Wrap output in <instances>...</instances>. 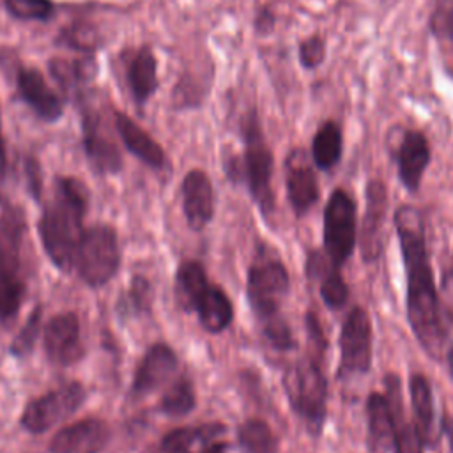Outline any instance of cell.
<instances>
[{
    "instance_id": "1",
    "label": "cell",
    "mask_w": 453,
    "mask_h": 453,
    "mask_svg": "<svg viewBox=\"0 0 453 453\" xmlns=\"http://www.w3.org/2000/svg\"><path fill=\"white\" fill-rule=\"evenodd\" d=\"M393 219L405 269L407 320L419 347L439 361L448 333L430 264L425 216L421 209L405 203L396 209Z\"/></svg>"
},
{
    "instance_id": "2",
    "label": "cell",
    "mask_w": 453,
    "mask_h": 453,
    "mask_svg": "<svg viewBox=\"0 0 453 453\" xmlns=\"http://www.w3.org/2000/svg\"><path fill=\"white\" fill-rule=\"evenodd\" d=\"M88 191L74 177H57L55 191L44 207L37 230L46 257L60 271L74 265V255L83 234Z\"/></svg>"
},
{
    "instance_id": "3",
    "label": "cell",
    "mask_w": 453,
    "mask_h": 453,
    "mask_svg": "<svg viewBox=\"0 0 453 453\" xmlns=\"http://www.w3.org/2000/svg\"><path fill=\"white\" fill-rule=\"evenodd\" d=\"M241 138L244 147L242 156L232 157L228 163H225L226 173L235 180L242 179L246 182L260 214L269 219L274 212V157L265 142L260 117L255 108L246 111L241 119Z\"/></svg>"
},
{
    "instance_id": "4",
    "label": "cell",
    "mask_w": 453,
    "mask_h": 453,
    "mask_svg": "<svg viewBox=\"0 0 453 453\" xmlns=\"http://www.w3.org/2000/svg\"><path fill=\"white\" fill-rule=\"evenodd\" d=\"M324 352L311 349L299 357L283 377L292 411L311 435H320L327 414V379L322 370Z\"/></svg>"
},
{
    "instance_id": "5",
    "label": "cell",
    "mask_w": 453,
    "mask_h": 453,
    "mask_svg": "<svg viewBox=\"0 0 453 453\" xmlns=\"http://www.w3.org/2000/svg\"><path fill=\"white\" fill-rule=\"evenodd\" d=\"M25 235L23 211L5 203L0 211V322L18 315L25 299L21 244Z\"/></svg>"
},
{
    "instance_id": "6",
    "label": "cell",
    "mask_w": 453,
    "mask_h": 453,
    "mask_svg": "<svg viewBox=\"0 0 453 453\" xmlns=\"http://www.w3.org/2000/svg\"><path fill=\"white\" fill-rule=\"evenodd\" d=\"M290 278L285 264L271 246H260L248 269L246 294L262 326L285 319L281 304L288 294Z\"/></svg>"
},
{
    "instance_id": "7",
    "label": "cell",
    "mask_w": 453,
    "mask_h": 453,
    "mask_svg": "<svg viewBox=\"0 0 453 453\" xmlns=\"http://www.w3.org/2000/svg\"><path fill=\"white\" fill-rule=\"evenodd\" d=\"M80 280L90 288L106 285L120 267V246L117 232L104 223L83 230L74 255Z\"/></svg>"
},
{
    "instance_id": "8",
    "label": "cell",
    "mask_w": 453,
    "mask_h": 453,
    "mask_svg": "<svg viewBox=\"0 0 453 453\" xmlns=\"http://www.w3.org/2000/svg\"><path fill=\"white\" fill-rule=\"evenodd\" d=\"M324 253L329 262L342 269L350 258L357 241V221H356V202L352 196L336 188L324 209Z\"/></svg>"
},
{
    "instance_id": "9",
    "label": "cell",
    "mask_w": 453,
    "mask_h": 453,
    "mask_svg": "<svg viewBox=\"0 0 453 453\" xmlns=\"http://www.w3.org/2000/svg\"><path fill=\"white\" fill-rule=\"evenodd\" d=\"M85 388L76 382H65L57 389H51L34 398L21 412L19 425L30 434H44L58 421L74 414L85 402Z\"/></svg>"
},
{
    "instance_id": "10",
    "label": "cell",
    "mask_w": 453,
    "mask_h": 453,
    "mask_svg": "<svg viewBox=\"0 0 453 453\" xmlns=\"http://www.w3.org/2000/svg\"><path fill=\"white\" fill-rule=\"evenodd\" d=\"M373 333L368 313L354 306L342 324L338 379L365 375L372 368Z\"/></svg>"
},
{
    "instance_id": "11",
    "label": "cell",
    "mask_w": 453,
    "mask_h": 453,
    "mask_svg": "<svg viewBox=\"0 0 453 453\" xmlns=\"http://www.w3.org/2000/svg\"><path fill=\"white\" fill-rule=\"evenodd\" d=\"M83 150L92 170L99 175H115L122 170V154L99 110L90 104L80 113Z\"/></svg>"
},
{
    "instance_id": "12",
    "label": "cell",
    "mask_w": 453,
    "mask_h": 453,
    "mask_svg": "<svg viewBox=\"0 0 453 453\" xmlns=\"http://www.w3.org/2000/svg\"><path fill=\"white\" fill-rule=\"evenodd\" d=\"M285 188L297 218L308 214L320 198L319 180L304 149H292L285 159Z\"/></svg>"
},
{
    "instance_id": "13",
    "label": "cell",
    "mask_w": 453,
    "mask_h": 453,
    "mask_svg": "<svg viewBox=\"0 0 453 453\" xmlns=\"http://www.w3.org/2000/svg\"><path fill=\"white\" fill-rule=\"evenodd\" d=\"M48 359L58 366H71L83 357L80 319L74 311H62L50 319L42 334Z\"/></svg>"
},
{
    "instance_id": "14",
    "label": "cell",
    "mask_w": 453,
    "mask_h": 453,
    "mask_svg": "<svg viewBox=\"0 0 453 453\" xmlns=\"http://www.w3.org/2000/svg\"><path fill=\"white\" fill-rule=\"evenodd\" d=\"M388 191L384 182L373 179L366 184V211L361 225L359 248L365 262H377L384 250Z\"/></svg>"
},
{
    "instance_id": "15",
    "label": "cell",
    "mask_w": 453,
    "mask_h": 453,
    "mask_svg": "<svg viewBox=\"0 0 453 453\" xmlns=\"http://www.w3.org/2000/svg\"><path fill=\"white\" fill-rule=\"evenodd\" d=\"M16 88L21 101L42 122H57L64 115V99L57 94L37 67L21 65L16 73Z\"/></svg>"
},
{
    "instance_id": "16",
    "label": "cell",
    "mask_w": 453,
    "mask_h": 453,
    "mask_svg": "<svg viewBox=\"0 0 453 453\" xmlns=\"http://www.w3.org/2000/svg\"><path fill=\"white\" fill-rule=\"evenodd\" d=\"M110 426L99 418H87L60 428L50 441V453H99L110 441Z\"/></svg>"
},
{
    "instance_id": "17",
    "label": "cell",
    "mask_w": 453,
    "mask_h": 453,
    "mask_svg": "<svg viewBox=\"0 0 453 453\" xmlns=\"http://www.w3.org/2000/svg\"><path fill=\"white\" fill-rule=\"evenodd\" d=\"M430 156L432 152L426 136L418 129H405L395 147V161L398 179L409 193H416L419 189Z\"/></svg>"
},
{
    "instance_id": "18",
    "label": "cell",
    "mask_w": 453,
    "mask_h": 453,
    "mask_svg": "<svg viewBox=\"0 0 453 453\" xmlns=\"http://www.w3.org/2000/svg\"><path fill=\"white\" fill-rule=\"evenodd\" d=\"M182 211L188 226L195 232L203 230L214 216V189L211 177L200 170H189L180 184Z\"/></svg>"
},
{
    "instance_id": "19",
    "label": "cell",
    "mask_w": 453,
    "mask_h": 453,
    "mask_svg": "<svg viewBox=\"0 0 453 453\" xmlns=\"http://www.w3.org/2000/svg\"><path fill=\"white\" fill-rule=\"evenodd\" d=\"M177 354L166 343H154L147 349L140 365L134 370L131 393L143 396L159 389L177 372Z\"/></svg>"
},
{
    "instance_id": "20",
    "label": "cell",
    "mask_w": 453,
    "mask_h": 453,
    "mask_svg": "<svg viewBox=\"0 0 453 453\" xmlns=\"http://www.w3.org/2000/svg\"><path fill=\"white\" fill-rule=\"evenodd\" d=\"M113 127L122 145L143 165L152 170H165L168 166V157L165 149L129 115L124 111H113Z\"/></svg>"
},
{
    "instance_id": "21",
    "label": "cell",
    "mask_w": 453,
    "mask_h": 453,
    "mask_svg": "<svg viewBox=\"0 0 453 453\" xmlns=\"http://www.w3.org/2000/svg\"><path fill=\"white\" fill-rule=\"evenodd\" d=\"M409 395H411V418L421 435L425 448H435L441 437L437 425V412L434 402L432 384L426 375L414 372L409 377Z\"/></svg>"
},
{
    "instance_id": "22",
    "label": "cell",
    "mask_w": 453,
    "mask_h": 453,
    "mask_svg": "<svg viewBox=\"0 0 453 453\" xmlns=\"http://www.w3.org/2000/svg\"><path fill=\"white\" fill-rule=\"evenodd\" d=\"M368 453H398V439L386 395L370 393L365 403Z\"/></svg>"
},
{
    "instance_id": "23",
    "label": "cell",
    "mask_w": 453,
    "mask_h": 453,
    "mask_svg": "<svg viewBox=\"0 0 453 453\" xmlns=\"http://www.w3.org/2000/svg\"><path fill=\"white\" fill-rule=\"evenodd\" d=\"M126 80L131 97L138 108H143L159 87L157 62L149 44L138 46L127 60Z\"/></svg>"
},
{
    "instance_id": "24",
    "label": "cell",
    "mask_w": 453,
    "mask_h": 453,
    "mask_svg": "<svg viewBox=\"0 0 453 453\" xmlns=\"http://www.w3.org/2000/svg\"><path fill=\"white\" fill-rule=\"evenodd\" d=\"M386 398L393 414L396 439H398V453H423L426 448L421 441V435L414 425V419H409L407 409L403 405V395L400 379L395 373H388L384 379Z\"/></svg>"
},
{
    "instance_id": "25",
    "label": "cell",
    "mask_w": 453,
    "mask_h": 453,
    "mask_svg": "<svg viewBox=\"0 0 453 453\" xmlns=\"http://www.w3.org/2000/svg\"><path fill=\"white\" fill-rule=\"evenodd\" d=\"M306 269L310 278L319 280L320 297L329 310H340L349 301V287L342 276V269L333 265L326 253L311 251L308 255Z\"/></svg>"
},
{
    "instance_id": "26",
    "label": "cell",
    "mask_w": 453,
    "mask_h": 453,
    "mask_svg": "<svg viewBox=\"0 0 453 453\" xmlns=\"http://www.w3.org/2000/svg\"><path fill=\"white\" fill-rule=\"evenodd\" d=\"M193 311L198 315L202 327L212 334L223 333L234 320V306L228 296L221 287L212 283L198 299Z\"/></svg>"
},
{
    "instance_id": "27",
    "label": "cell",
    "mask_w": 453,
    "mask_h": 453,
    "mask_svg": "<svg viewBox=\"0 0 453 453\" xmlns=\"http://www.w3.org/2000/svg\"><path fill=\"white\" fill-rule=\"evenodd\" d=\"M48 67L51 71V76L55 81L60 83V87L65 92H76L81 96L80 88L87 83H90L96 76V62L94 55H87L81 58H73V60H64V58H51L48 62Z\"/></svg>"
},
{
    "instance_id": "28",
    "label": "cell",
    "mask_w": 453,
    "mask_h": 453,
    "mask_svg": "<svg viewBox=\"0 0 453 453\" xmlns=\"http://www.w3.org/2000/svg\"><path fill=\"white\" fill-rule=\"evenodd\" d=\"M226 432V426L219 421L202 423V425H189L172 430L161 439V449L165 453H189L191 446L203 444L211 439L221 437Z\"/></svg>"
},
{
    "instance_id": "29",
    "label": "cell",
    "mask_w": 453,
    "mask_h": 453,
    "mask_svg": "<svg viewBox=\"0 0 453 453\" xmlns=\"http://www.w3.org/2000/svg\"><path fill=\"white\" fill-rule=\"evenodd\" d=\"M343 136L334 120H326L311 140V161L319 170H333L342 159Z\"/></svg>"
},
{
    "instance_id": "30",
    "label": "cell",
    "mask_w": 453,
    "mask_h": 453,
    "mask_svg": "<svg viewBox=\"0 0 453 453\" xmlns=\"http://www.w3.org/2000/svg\"><path fill=\"white\" fill-rule=\"evenodd\" d=\"M209 285H211V281L207 280V273H205L203 265L195 260H188V262L180 264V267L177 269L175 297L184 310L193 311L198 299L203 296V292L207 290Z\"/></svg>"
},
{
    "instance_id": "31",
    "label": "cell",
    "mask_w": 453,
    "mask_h": 453,
    "mask_svg": "<svg viewBox=\"0 0 453 453\" xmlns=\"http://www.w3.org/2000/svg\"><path fill=\"white\" fill-rule=\"evenodd\" d=\"M237 439L244 453H276V437L271 430V426L257 418L246 419L239 430Z\"/></svg>"
},
{
    "instance_id": "32",
    "label": "cell",
    "mask_w": 453,
    "mask_h": 453,
    "mask_svg": "<svg viewBox=\"0 0 453 453\" xmlns=\"http://www.w3.org/2000/svg\"><path fill=\"white\" fill-rule=\"evenodd\" d=\"M195 389L193 382L188 377L177 379L163 395L159 409L163 414L172 418H180L189 414L195 409Z\"/></svg>"
},
{
    "instance_id": "33",
    "label": "cell",
    "mask_w": 453,
    "mask_h": 453,
    "mask_svg": "<svg viewBox=\"0 0 453 453\" xmlns=\"http://www.w3.org/2000/svg\"><path fill=\"white\" fill-rule=\"evenodd\" d=\"M5 11L21 21H50L57 5L53 0H2Z\"/></svg>"
},
{
    "instance_id": "34",
    "label": "cell",
    "mask_w": 453,
    "mask_h": 453,
    "mask_svg": "<svg viewBox=\"0 0 453 453\" xmlns=\"http://www.w3.org/2000/svg\"><path fill=\"white\" fill-rule=\"evenodd\" d=\"M41 317H42V308L35 306L32 310V313L28 315V319L25 320V324L21 326L19 333L14 336V340L9 345V352L14 357H25L32 352L35 340L39 336L41 331Z\"/></svg>"
},
{
    "instance_id": "35",
    "label": "cell",
    "mask_w": 453,
    "mask_h": 453,
    "mask_svg": "<svg viewBox=\"0 0 453 453\" xmlns=\"http://www.w3.org/2000/svg\"><path fill=\"white\" fill-rule=\"evenodd\" d=\"M57 44H65L81 53L94 55L97 48V37L90 27H83L76 23L73 27H65L64 30H60L57 37Z\"/></svg>"
},
{
    "instance_id": "36",
    "label": "cell",
    "mask_w": 453,
    "mask_h": 453,
    "mask_svg": "<svg viewBox=\"0 0 453 453\" xmlns=\"http://www.w3.org/2000/svg\"><path fill=\"white\" fill-rule=\"evenodd\" d=\"M430 30L437 39L453 42V0H437L430 16Z\"/></svg>"
},
{
    "instance_id": "37",
    "label": "cell",
    "mask_w": 453,
    "mask_h": 453,
    "mask_svg": "<svg viewBox=\"0 0 453 453\" xmlns=\"http://www.w3.org/2000/svg\"><path fill=\"white\" fill-rule=\"evenodd\" d=\"M122 303L120 308L129 310V313L147 311L150 308V283L143 276H134Z\"/></svg>"
},
{
    "instance_id": "38",
    "label": "cell",
    "mask_w": 453,
    "mask_h": 453,
    "mask_svg": "<svg viewBox=\"0 0 453 453\" xmlns=\"http://www.w3.org/2000/svg\"><path fill=\"white\" fill-rule=\"evenodd\" d=\"M297 53L304 69H317L326 58V42L320 35H310L299 42Z\"/></svg>"
},
{
    "instance_id": "39",
    "label": "cell",
    "mask_w": 453,
    "mask_h": 453,
    "mask_svg": "<svg viewBox=\"0 0 453 453\" xmlns=\"http://www.w3.org/2000/svg\"><path fill=\"white\" fill-rule=\"evenodd\" d=\"M439 303L442 315L449 320H453V255L448 264V267L442 273L441 285H439Z\"/></svg>"
},
{
    "instance_id": "40",
    "label": "cell",
    "mask_w": 453,
    "mask_h": 453,
    "mask_svg": "<svg viewBox=\"0 0 453 453\" xmlns=\"http://www.w3.org/2000/svg\"><path fill=\"white\" fill-rule=\"evenodd\" d=\"M274 23H276V16L271 11V7L269 5L260 7L257 16H255V30H257V34H262V35L269 34L274 28Z\"/></svg>"
},
{
    "instance_id": "41",
    "label": "cell",
    "mask_w": 453,
    "mask_h": 453,
    "mask_svg": "<svg viewBox=\"0 0 453 453\" xmlns=\"http://www.w3.org/2000/svg\"><path fill=\"white\" fill-rule=\"evenodd\" d=\"M25 166H27V175H28L30 191H32L34 198L39 200V196H41V170H39V163H37V159L28 157Z\"/></svg>"
},
{
    "instance_id": "42",
    "label": "cell",
    "mask_w": 453,
    "mask_h": 453,
    "mask_svg": "<svg viewBox=\"0 0 453 453\" xmlns=\"http://www.w3.org/2000/svg\"><path fill=\"white\" fill-rule=\"evenodd\" d=\"M226 448H228V442L219 441V437H216V439H211V441L203 442L200 446L198 453H226Z\"/></svg>"
},
{
    "instance_id": "43",
    "label": "cell",
    "mask_w": 453,
    "mask_h": 453,
    "mask_svg": "<svg viewBox=\"0 0 453 453\" xmlns=\"http://www.w3.org/2000/svg\"><path fill=\"white\" fill-rule=\"evenodd\" d=\"M7 172V149H5V138L2 133V113H0V184L5 179Z\"/></svg>"
},
{
    "instance_id": "44",
    "label": "cell",
    "mask_w": 453,
    "mask_h": 453,
    "mask_svg": "<svg viewBox=\"0 0 453 453\" xmlns=\"http://www.w3.org/2000/svg\"><path fill=\"white\" fill-rule=\"evenodd\" d=\"M446 363H448V370H449V375L453 377V345L446 350Z\"/></svg>"
},
{
    "instance_id": "45",
    "label": "cell",
    "mask_w": 453,
    "mask_h": 453,
    "mask_svg": "<svg viewBox=\"0 0 453 453\" xmlns=\"http://www.w3.org/2000/svg\"><path fill=\"white\" fill-rule=\"evenodd\" d=\"M448 446H449V453H453V437L448 441Z\"/></svg>"
}]
</instances>
